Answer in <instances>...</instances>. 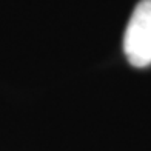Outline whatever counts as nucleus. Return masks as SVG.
<instances>
[{"mask_svg": "<svg viewBox=\"0 0 151 151\" xmlns=\"http://www.w3.org/2000/svg\"><path fill=\"white\" fill-rule=\"evenodd\" d=\"M123 52L134 68L151 65V0L134 6L123 34Z\"/></svg>", "mask_w": 151, "mask_h": 151, "instance_id": "f257e3e1", "label": "nucleus"}]
</instances>
